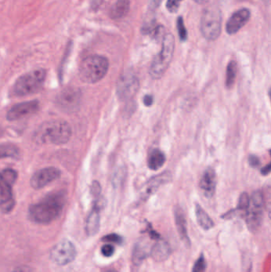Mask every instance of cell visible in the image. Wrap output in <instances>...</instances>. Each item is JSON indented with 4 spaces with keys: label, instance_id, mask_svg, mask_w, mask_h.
<instances>
[{
    "label": "cell",
    "instance_id": "cell-1",
    "mask_svg": "<svg viewBox=\"0 0 271 272\" xmlns=\"http://www.w3.org/2000/svg\"><path fill=\"white\" fill-rule=\"evenodd\" d=\"M66 201V194L63 191L51 193L30 207L29 218L39 225L51 224L61 216Z\"/></svg>",
    "mask_w": 271,
    "mask_h": 272
},
{
    "label": "cell",
    "instance_id": "cell-3",
    "mask_svg": "<svg viewBox=\"0 0 271 272\" xmlns=\"http://www.w3.org/2000/svg\"><path fill=\"white\" fill-rule=\"evenodd\" d=\"M109 69L108 58L100 55H92L84 58L79 68V76L82 81L94 84L106 76Z\"/></svg>",
    "mask_w": 271,
    "mask_h": 272
},
{
    "label": "cell",
    "instance_id": "cell-29",
    "mask_svg": "<svg viewBox=\"0 0 271 272\" xmlns=\"http://www.w3.org/2000/svg\"><path fill=\"white\" fill-rule=\"evenodd\" d=\"M115 251L116 250H115L114 246L109 244V243L104 244L101 248V254L104 257L108 258L113 256L114 255Z\"/></svg>",
    "mask_w": 271,
    "mask_h": 272
},
{
    "label": "cell",
    "instance_id": "cell-19",
    "mask_svg": "<svg viewBox=\"0 0 271 272\" xmlns=\"http://www.w3.org/2000/svg\"><path fill=\"white\" fill-rule=\"evenodd\" d=\"M171 254V248L165 240H156V243L151 247V256L155 261L161 262L167 260Z\"/></svg>",
    "mask_w": 271,
    "mask_h": 272
},
{
    "label": "cell",
    "instance_id": "cell-4",
    "mask_svg": "<svg viewBox=\"0 0 271 272\" xmlns=\"http://www.w3.org/2000/svg\"><path fill=\"white\" fill-rule=\"evenodd\" d=\"M175 49V39L172 34H166L163 37L161 49L155 56L150 68V75L157 80L163 76L173 59Z\"/></svg>",
    "mask_w": 271,
    "mask_h": 272
},
{
    "label": "cell",
    "instance_id": "cell-22",
    "mask_svg": "<svg viewBox=\"0 0 271 272\" xmlns=\"http://www.w3.org/2000/svg\"><path fill=\"white\" fill-rule=\"evenodd\" d=\"M165 162V156L160 150L155 149L150 153L148 157V167L152 170H157L163 166Z\"/></svg>",
    "mask_w": 271,
    "mask_h": 272
},
{
    "label": "cell",
    "instance_id": "cell-13",
    "mask_svg": "<svg viewBox=\"0 0 271 272\" xmlns=\"http://www.w3.org/2000/svg\"><path fill=\"white\" fill-rule=\"evenodd\" d=\"M103 205L101 196L95 197L93 207L86 220L85 232L88 236H93L98 233L100 226V211Z\"/></svg>",
    "mask_w": 271,
    "mask_h": 272
},
{
    "label": "cell",
    "instance_id": "cell-12",
    "mask_svg": "<svg viewBox=\"0 0 271 272\" xmlns=\"http://www.w3.org/2000/svg\"><path fill=\"white\" fill-rule=\"evenodd\" d=\"M39 102L38 100H31L17 104L10 108L6 114V119L10 121L19 120L38 112Z\"/></svg>",
    "mask_w": 271,
    "mask_h": 272
},
{
    "label": "cell",
    "instance_id": "cell-10",
    "mask_svg": "<svg viewBox=\"0 0 271 272\" xmlns=\"http://www.w3.org/2000/svg\"><path fill=\"white\" fill-rule=\"evenodd\" d=\"M139 80L132 74H124L117 82L116 94L122 101L131 100L139 89Z\"/></svg>",
    "mask_w": 271,
    "mask_h": 272
},
{
    "label": "cell",
    "instance_id": "cell-37",
    "mask_svg": "<svg viewBox=\"0 0 271 272\" xmlns=\"http://www.w3.org/2000/svg\"><path fill=\"white\" fill-rule=\"evenodd\" d=\"M219 2H220V3H226V2H229V0H218Z\"/></svg>",
    "mask_w": 271,
    "mask_h": 272
},
{
    "label": "cell",
    "instance_id": "cell-20",
    "mask_svg": "<svg viewBox=\"0 0 271 272\" xmlns=\"http://www.w3.org/2000/svg\"><path fill=\"white\" fill-rule=\"evenodd\" d=\"M130 10V0H116L110 9L111 18L120 19L126 16Z\"/></svg>",
    "mask_w": 271,
    "mask_h": 272
},
{
    "label": "cell",
    "instance_id": "cell-7",
    "mask_svg": "<svg viewBox=\"0 0 271 272\" xmlns=\"http://www.w3.org/2000/svg\"><path fill=\"white\" fill-rule=\"evenodd\" d=\"M18 174L12 169L0 171V211L9 213L15 205L13 186L16 182Z\"/></svg>",
    "mask_w": 271,
    "mask_h": 272
},
{
    "label": "cell",
    "instance_id": "cell-34",
    "mask_svg": "<svg viewBox=\"0 0 271 272\" xmlns=\"http://www.w3.org/2000/svg\"><path fill=\"white\" fill-rule=\"evenodd\" d=\"M271 164H268L267 166H266L265 167H263V169H262V174H263V175H268V174H270V172H271Z\"/></svg>",
    "mask_w": 271,
    "mask_h": 272
},
{
    "label": "cell",
    "instance_id": "cell-18",
    "mask_svg": "<svg viewBox=\"0 0 271 272\" xmlns=\"http://www.w3.org/2000/svg\"><path fill=\"white\" fill-rule=\"evenodd\" d=\"M200 187L207 198H211L215 194L216 187V173L212 168H208L200 178Z\"/></svg>",
    "mask_w": 271,
    "mask_h": 272
},
{
    "label": "cell",
    "instance_id": "cell-9",
    "mask_svg": "<svg viewBox=\"0 0 271 272\" xmlns=\"http://www.w3.org/2000/svg\"><path fill=\"white\" fill-rule=\"evenodd\" d=\"M75 245L69 239H63L53 246L50 252L52 261L59 266H66L77 257Z\"/></svg>",
    "mask_w": 271,
    "mask_h": 272
},
{
    "label": "cell",
    "instance_id": "cell-35",
    "mask_svg": "<svg viewBox=\"0 0 271 272\" xmlns=\"http://www.w3.org/2000/svg\"><path fill=\"white\" fill-rule=\"evenodd\" d=\"M194 2H196L198 4L204 5L208 3L209 0H194Z\"/></svg>",
    "mask_w": 271,
    "mask_h": 272
},
{
    "label": "cell",
    "instance_id": "cell-16",
    "mask_svg": "<svg viewBox=\"0 0 271 272\" xmlns=\"http://www.w3.org/2000/svg\"><path fill=\"white\" fill-rule=\"evenodd\" d=\"M174 221H175L176 227H177L180 239L186 247L190 248L191 246V241H190L189 234H188L186 215L180 207H175V209H174Z\"/></svg>",
    "mask_w": 271,
    "mask_h": 272
},
{
    "label": "cell",
    "instance_id": "cell-8",
    "mask_svg": "<svg viewBox=\"0 0 271 272\" xmlns=\"http://www.w3.org/2000/svg\"><path fill=\"white\" fill-rule=\"evenodd\" d=\"M264 199L261 191H255L250 197L248 209L245 213L246 224L249 230L253 233L259 231L263 221Z\"/></svg>",
    "mask_w": 271,
    "mask_h": 272
},
{
    "label": "cell",
    "instance_id": "cell-36",
    "mask_svg": "<svg viewBox=\"0 0 271 272\" xmlns=\"http://www.w3.org/2000/svg\"><path fill=\"white\" fill-rule=\"evenodd\" d=\"M102 272H118L115 268H106Z\"/></svg>",
    "mask_w": 271,
    "mask_h": 272
},
{
    "label": "cell",
    "instance_id": "cell-15",
    "mask_svg": "<svg viewBox=\"0 0 271 272\" xmlns=\"http://www.w3.org/2000/svg\"><path fill=\"white\" fill-rule=\"evenodd\" d=\"M170 179V174L165 172L163 174H159L158 176L151 178L149 182L144 186L143 191L141 193V199L143 200H147L151 195H153L160 188V186L169 182Z\"/></svg>",
    "mask_w": 271,
    "mask_h": 272
},
{
    "label": "cell",
    "instance_id": "cell-27",
    "mask_svg": "<svg viewBox=\"0 0 271 272\" xmlns=\"http://www.w3.org/2000/svg\"><path fill=\"white\" fill-rule=\"evenodd\" d=\"M101 240L103 242H106V243H116V244H122L123 243V238L116 233H111L104 235Z\"/></svg>",
    "mask_w": 271,
    "mask_h": 272
},
{
    "label": "cell",
    "instance_id": "cell-6",
    "mask_svg": "<svg viewBox=\"0 0 271 272\" xmlns=\"http://www.w3.org/2000/svg\"><path fill=\"white\" fill-rule=\"evenodd\" d=\"M222 14L218 6L211 5L204 9L200 19V31L204 39L215 41L221 34Z\"/></svg>",
    "mask_w": 271,
    "mask_h": 272
},
{
    "label": "cell",
    "instance_id": "cell-38",
    "mask_svg": "<svg viewBox=\"0 0 271 272\" xmlns=\"http://www.w3.org/2000/svg\"><path fill=\"white\" fill-rule=\"evenodd\" d=\"M264 2H267V3H269L270 0H263Z\"/></svg>",
    "mask_w": 271,
    "mask_h": 272
},
{
    "label": "cell",
    "instance_id": "cell-32",
    "mask_svg": "<svg viewBox=\"0 0 271 272\" xmlns=\"http://www.w3.org/2000/svg\"><path fill=\"white\" fill-rule=\"evenodd\" d=\"M153 96H151V95H147V96L143 97V103H144V105H145L146 106H151V105H153Z\"/></svg>",
    "mask_w": 271,
    "mask_h": 272
},
{
    "label": "cell",
    "instance_id": "cell-17",
    "mask_svg": "<svg viewBox=\"0 0 271 272\" xmlns=\"http://www.w3.org/2000/svg\"><path fill=\"white\" fill-rule=\"evenodd\" d=\"M151 245L146 238H141L135 243L133 248L132 260L133 264L139 266L147 258L151 256Z\"/></svg>",
    "mask_w": 271,
    "mask_h": 272
},
{
    "label": "cell",
    "instance_id": "cell-24",
    "mask_svg": "<svg viewBox=\"0 0 271 272\" xmlns=\"http://www.w3.org/2000/svg\"><path fill=\"white\" fill-rule=\"evenodd\" d=\"M19 148L9 143L0 144V159L5 157H14L19 155Z\"/></svg>",
    "mask_w": 271,
    "mask_h": 272
},
{
    "label": "cell",
    "instance_id": "cell-5",
    "mask_svg": "<svg viewBox=\"0 0 271 272\" xmlns=\"http://www.w3.org/2000/svg\"><path fill=\"white\" fill-rule=\"evenodd\" d=\"M45 78L46 72L43 69H38L23 74L13 85V95L14 96H26L35 94L41 90L45 83Z\"/></svg>",
    "mask_w": 271,
    "mask_h": 272
},
{
    "label": "cell",
    "instance_id": "cell-30",
    "mask_svg": "<svg viewBox=\"0 0 271 272\" xmlns=\"http://www.w3.org/2000/svg\"><path fill=\"white\" fill-rule=\"evenodd\" d=\"M147 232H148L151 239L158 240V239H161V235H160V234H159L157 232L155 231V229L152 228V226H151V225H150V224L148 225V226H147Z\"/></svg>",
    "mask_w": 271,
    "mask_h": 272
},
{
    "label": "cell",
    "instance_id": "cell-2",
    "mask_svg": "<svg viewBox=\"0 0 271 272\" xmlns=\"http://www.w3.org/2000/svg\"><path fill=\"white\" fill-rule=\"evenodd\" d=\"M71 135V127L67 122L51 120L40 126L35 133V137L39 143L61 145L68 143Z\"/></svg>",
    "mask_w": 271,
    "mask_h": 272
},
{
    "label": "cell",
    "instance_id": "cell-33",
    "mask_svg": "<svg viewBox=\"0 0 271 272\" xmlns=\"http://www.w3.org/2000/svg\"><path fill=\"white\" fill-rule=\"evenodd\" d=\"M161 1L162 0H151V8L154 10L157 8L161 4Z\"/></svg>",
    "mask_w": 271,
    "mask_h": 272
},
{
    "label": "cell",
    "instance_id": "cell-31",
    "mask_svg": "<svg viewBox=\"0 0 271 272\" xmlns=\"http://www.w3.org/2000/svg\"><path fill=\"white\" fill-rule=\"evenodd\" d=\"M249 163L252 167H258L259 166V159L257 156L251 155L249 157Z\"/></svg>",
    "mask_w": 271,
    "mask_h": 272
},
{
    "label": "cell",
    "instance_id": "cell-21",
    "mask_svg": "<svg viewBox=\"0 0 271 272\" xmlns=\"http://www.w3.org/2000/svg\"><path fill=\"white\" fill-rule=\"evenodd\" d=\"M195 213H196V221L198 225L204 230L208 231L214 227V222L212 221L208 213H206L204 209L199 204H196L195 207Z\"/></svg>",
    "mask_w": 271,
    "mask_h": 272
},
{
    "label": "cell",
    "instance_id": "cell-39",
    "mask_svg": "<svg viewBox=\"0 0 271 272\" xmlns=\"http://www.w3.org/2000/svg\"><path fill=\"white\" fill-rule=\"evenodd\" d=\"M0 134H1V129H0Z\"/></svg>",
    "mask_w": 271,
    "mask_h": 272
},
{
    "label": "cell",
    "instance_id": "cell-25",
    "mask_svg": "<svg viewBox=\"0 0 271 272\" xmlns=\"http://www.w3.org/2000/svg\"><path fill=\"white\" fill-rule=\"evenodd\" d=\"M207 269V262L204 254H200L197 260L194 263L193 266L192 272H205Z\"/></svg>",
    "mask_w": 271,
    "mask_h": 272
},
{
    "label": "cell",
    "instance_id": "cell-11",
    "mask_svg": "<svg viewBox=\"0 0 271 272\" xmlns=\"http://www.w3.org/2000/svg\"><path fill=\"white\" fill-rule=\"evenodd\" d=\"M61 176V171L56 167L41 169L34 174L31 179V185L35 190H41Z\"/></svg>",
    "mask_w": 271,
    "mask_h": 272
},
{
    "label": "cell",
    "instance_id": "cell-26",
    "mask_svg": "<svg viewBox=\"0 0 271 272\" xmlns=\"http://www.w3.org/2000/svg\"><path fill=\"white\" fill-rule=\"evenodd\" d=\"M177 28H178L180 40L182 41H186L188 39V33L182 17H178V20H177Z\"/></svg>",
    "mask_w": 271,
    "mask_h": 272
},
{
    "label": "cell",
    "instance_id": "cell-28",
    "mask_svg": "<svg viewBox=\"0 0 271 272\" xmlns=\"http://www.w3.org/2000/svg\"><path fill=\"white\" fill-rule=\"evenodd\" d=\"M183 0H167L166 9L170 13H176L180 8L181 3Z\"/></svg>",
    "mask_w": 271,
    "mask_h": 272
},
{
    "label": "cell",
    "instance_id": "cell-23",
    "mask_svg": "<svg viewBox=\"0 0 271 272\" xmlns=\"http://www.w3.org/2000/svg\"><path fill=\"white\" fill-rule=\"evenodd\" d=\"M237 71H238V67H237L236 62L231 61L227 67L226 81H225L227 88H232L236 79Z\"/></svg>",
    "mask_w": 271,
    "mask_h": 272
},
{
    "label": "cell",
    "instance_id": "cell-14",
    "mask_svg": "<svg viewBox=\"0 0 271 272\" xmlns=\"http://www.w3.org/2000/svg\"><path fill=\"white\" fill-rule=\"evenodd\" d=\"M251 11L247 8L238 10L229 18L226 24L227 33L230 35H235L248 23L251 18Z\"/></svg>",
    "mask_w": 271,
    "mask_h": 272
}]
</instances>
